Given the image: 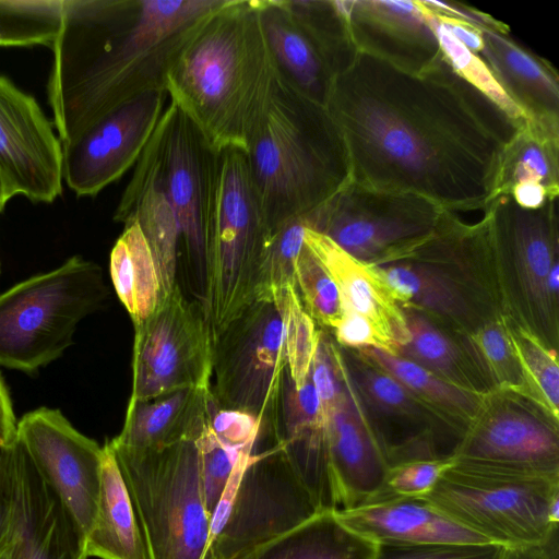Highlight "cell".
Returning <instances> with one entry per match:
<instances>
[{
	"label": "cell",
	"mask_w": 559,
	"mask_h": 559,
	"mask_svg": "<svg viewBox=\"0 0 559 559\" xmlns=\"http://www.w3.org/2000/svg\"><path fill=\"white\" fill-rule=\"evenodd\" d=\"M326 109L354 181L415 193L453 213L484 211L499 195L506 151L525 124L443 56L411 73L359 51L335 79Z\"/></svg>",
	"instance_id": "6da1fadb"
},
{
	"label": "cell",
	"mask_w": 559,
	"mask_h": 559,
	"mask_svg": "<svg viewBox=\"0 0 559 559\" xmlns=\"http://www.w3.org/2000/svg\"><path fill=\"white\" fill-rule=\"evenodd\" d=\"M223 0H63L48 103L61 144L154 88Z\"/></svg>",
	"instance_id": "7a4b0ae2"
},
{
	"label": "cell",
	"mask_w": 559,
	"mask_h": 559,
	"mask_svg": "<svg viewBox=\"0 0 559 559\" xmlns=\"http://www.w3.org/2000/svg\"><path fill=\"white\" fill-rule=\"evenodd\" d=\"M276 68L258 0H223L205 15L165 74V88L213 151H246Z\"/></svg>",
	"instance_id": "3957f363"
},
{
	"label": "cell",
	"mask_w": 559,
	"mask_h": 559,
	"mask_svg": "<svg viewBox=\"0 0 559 559\" xmlns=\"http://www.w3.org/2000/svg\"><path fill=\"white\" fill-rule=\"evenodd\" d=\"M245 154L271 233L314 212L350 179L347 150L326 107L296 91L277 70Z\"/></svg>",
	"instance_id": "277c9868"
},
{
	"label": "cell",
	"mask_w": 559,
	"mask_h": 559,
	"mask_svg": "<svg viewBox=\"0 0 559 559\" xmlns=\"http://www.w3.org/2000/svg\"><path fill=\"white\" fill-rule=\"evenodd\" d=\"M271 235L246 154L213 151L203 221V308L212 336L253 301L274 297L266 262Z\"/></svg>",
	"instance_id": "5b68a950"
},
{
	"label": "cell",
	"mask_w": 559,
	"mask_h": 559,
	"mask_svg": "<svg viewBox=\"0 0 559 559\" xmlns=\"http://www.w3.org/2000/svg\"><path fill=\"white\" fill-rule=\"evenodd\" d=\"M140 524L148 559H204L206 511L194 440L154 449L108 442Z\"/></svg>",
	"instance_id": "8992f818"
},
{
	"label": "cell",
	"mask_w": 559,
	"mask_h": 559,
	"mask_svg": "<svg viewBox=\"0 0 559 559\" xmlns=\"http://www.w3.org/2000/svg\"><path fill=\"white\" fill-rule=\"evenodd\" d=\"M108 294L102 269L80 255L17 283L0 295V365L33 372L53 361Z\"/></svg>",
	"instance_id": "52a82bcc"
},
{
	"label": "cell",
	"mask_w": 559,
	"mask_h": 559,
	"mask_svg": "<svg viewBox=\"0 0 559 559\" xmlns=\"http://www.w3.org/2000/svg\"><path fill=\"white\" fill-rule=\"evenodd\" d=\"M421 498L504 548L546 545L558 528L559 477L507 474L454 461Z\"/></svg>",
	"instance_id": "ba28073f"
},
{
	"label": "cell",
	"mask_w": 559,
	"mask_h": 559,
	"mask_svg": "<svg viewBox=\"0 0 559 559\" xmlns=\"http://www.w3.org/2000/svg\"><path fill=\"white\" fill-rule=\"evenodd\" d=\"M497 264L504 314L556 349L559 297L548 286L558 263V198L536 210L523 209L508 193L484 210Z\"/></svg>",
	"instance_id": "9c48e42d"
},
{
	"label": "cell",
	"mask_w": 559,
	"mask_h": 559,
	"mask_svg": "<svg viewBox=\"0 0 559 559\" xmlns=\"http://www.w3.org/2000/svg\"><path fill=\"white\" fill-rule=\"evenodd\" d=\"M320 512L280 445L254 451L217 506L204 559H239Z\"/></svg>",
	"instance_id": "30bf717a"
},
{
	"label": "cell",
	"mask_w": 559,
	"mask_h": 559,
	"mask_svg": "<svg viewBox=\"0 0 559 559\" xmlns=\"http://www.w3.org/2000/svg\"><path fill=\"white\" fill-rule=\"evenodd\" d=\"M454 216L421 195L376 189L350 178L308 215V223L356 260L380 265L408 257Z\"/></svg>",
	"instance_id": "8fae6325"
},
{
	"label": "cell",
	"mask_w": 559,
	"mask_h": 559,
	"mask_svg": "<svg viewBox=\"0 0 559 559\" xmlns=\"http://www.w3.org/2000/svg\"><path fill=\"white\" fill-rule=\"evenodd\" d=\"M287 373L284 322L275 297L253 301L213 336L211 392L217 407L255 416L274 443Z\"/></svg>",
	"instance_id": "7c38bea8"
},
{
	"label": "cell",
	"mask_w": 559,
	"mask_h": 559,
	"mask_svg": "<svg viewBox=\"0 0 559 559\" xmlns=\"http://www.w3.org/2000/svg\"><path fill=\"white\" fill-rule=\"evenodd\" d=\"M264 36L281 76L326 107L335 79L358 49L334 1L258 0Z\"/></svg>",
	"instance_id": "4fadbf2b"
},
{
	"label": "cell",
	"mask_w": 559,
	"mask_h": 559,
	"mask_svg": "<svg viewBox=\"0 0 559 559\" xmlns=\"http://www.w3.org/2000/svg\"><path fill=\"white\" fill-rule=\"evenodd\" d=\"M213 336L203 305L177 284L134 325L132 391L144 402L188 388H211Z\"/></svg>",
	"instance_id": "5bb4252c"
},
{
	"label": "cell",
	"mask_w": 559,
	"mask_h": 559,
	"mask_svg": "<svg viewBox=\"0 0 559 559\" xmlns=\"http://www.w3.org/2000/svg\"><path fill=\"white\" fill-rule=\"evenodd\" d=\"M558 423L526 396L491 391L467 426L454 461L507 474L559 477Z\"/></svg>",
	"instance_id": "9a60e30c"
},
{
	"label": "cell",
	"mask_w": 559,
	"mask_h": 559,
	"mask_svg": "<svg viewBox=\"0 0 559 559\" xmlns=\"http://www.w3.org/2000/svg\"><path fill=\"white\" fill-rule=\"evenodd\" d=\"M165 87L120 105L62 144V171L78 197H95L135 165L166 106Z\"/></svg>",
	"instance_id": "2e32d148"
},
{
	"label": "cell",
	"mask_w": 559,
	"mask_h": 559,
	"mask_svg": "<svg viewBox=\"0 0 559 559\" xmlns=\"http://www.w3.org/2000/svg\"><path fill=\"white\" fill-rule=\"evenodd\" d=\"M17 440L38 474L87 537L97 511L103 447L58 409L40 407L17 421Z\"/></svg>",
	"instance_id": "e0dca14e"
},
{
	"label": "cell",
	"mask_w": 559,
	"mask_h": 559,
	"mask_svg": "<svg viewBox=\"0 0 559 559\" xmlns=\"http://www.w3.org/2000/svg\"><path fill=\"white\" fill-rule=\"evenodd\" d=\"M158 174L174 210L180 239L202 293L204 285L203 221L209 163L213 150L192 121L174 104L166 106L154 132Z\"/></svg>",
	"instance_id": "ac0fdd59"
},
{
	"label": "cell",
	"mask_w": 559,
	"mask_h": 559,
	"mask_svg": "<svg viewBox=\"0 0 559 559\" xmlns=\"http://www.w3.org/2000/svg\"><path fill=\"white\" fill-rule=\"evenodd\" d=\"M0 171L13 195L51 203L62 192V144L36 99L0 75Z\"/></svg>",
	"instance_id": "d6986e66"
},
{
	"label": "cell",
	"mask_w": 559,
	"mask_h": 559,
	"mask_svg": "<svg viewBox=\"0 0 559 559\" xmlns=\"http://www.w3.org/2000/svg\"><path fill=\"white\" fill-rule=\"evenodd\" d=\"M8 559H87L86 538L38 474L21 442L13 444Z\"/></svg>",
	"instance_id": "ffe728a7"
},
{
	"label": "cell",
	"mask_w": 559,
	"mask_h": 559,
	"mask_svg": "<svg viewBox=\"0 0 559 559\" xmlns=\"http://www.w3.org/2000/svg\"><path fill=\"white\" fill-rule=\"evenodd\" d=\"M358 51L411 73L432 67L442 52L431 12L420 0H334Z\"/></svg>",
	"instance_id": "44dd1931"
},
{
	"label": "cell",
	"mask_w": 559,
	"mask_h": 559,
	"mask_svg": "<svg viewBox=\"0 0 559 559\" xmlns=\"http://www.w3.org/2000/svg\"><path fill=\"white\" fill-rule=\"evenodd\" d=\"M326 443L336 511L374 500L389 466L345 362L344 390L326 419Z\"/></svg>",
	"instance_id": "7402d4cb"
},
{
	"label": "cell",
	"mask_w": 559,
	"mask_h": 559,
	"mask_svg": "<svg viewBox=\"0 0 559 559\" xmlns=\"http://www.w3.org/2000/svg\"><path fill=\"white\" fill-rule=\"evenodd\" d=\"M478 53L526 121L559 133V80L550 63L516 43L506 25L477 28Z\"/></svg>",
	"instance_id": "603a6c76"
},
{
	"label": "cell",
	"mask_w": 559,
	"mask_h": 559,
	"mask_svg": "<svg viewBox=\"0 0 559 559\" xmlns=\"http://www.w3.org/2000/svg\"><path fill=\"white\" fill-rule=\"evenodd\" d=\"M305 245L335 282L342 310L365 319L381 338L385 352L397 355L409 338L405 316L372 266L350 257L309 227L305 231Z\"/></svg>",
	"instance_id": "cb8c5ba5"
},
{
	"label": "cell",
	"mask_w": 559,
	"mask_h": 559,
	"mask_svg": "<svg viewBox=\"0 0 559 559\" xmlns=\"http://www.w3.org/2000/svg\"><path fill=\"white\" fill-rule=\"evenodd\" d=\"M334 513L343 525L376 545L490 543L421 497H391Z\"/></svg>",
	"instance_id": "d4e9b609"
},
{
	"label": "cell",
	"mask_w": 559,
	"mask_h": 559,
	"mask_svg": "<svg viewBox=\"0 0 559 559\" xmlns=\"http://www.w3.org/2000/svg\"><path fill=\"white\" fill-rule=\"evenodd\" d=\"M134 166L114 219L139 223L157 269L162 299L179 284L180 239L174 210L159 179L153 134Z\"/></svg>",
	"instance_id": "484cf974"
},
{
	"label": "cell",
	"mask_w": 559,
	"mask_h": 559,
	"mask_svg": "<svg viewBox=\"0 0 559 559\" xmlns=\"http://www.w3.org/2000/svg\"><path fill=\"white\" fill-rule=\"evenodd\" d=\"M211 388H188L144 402H129L121 432L109 441L154 449L195 440L215 405Z\"/></svg>",
	"instance_id": "4316f807"
},
{
	"label": "cell",
	"mask_w": 559,
	"mask_h": 559,
	"mask_svg": "<svg viewBox=\"0 0 559 559\" xmlns=\"http://www.w3.org/2000/svg\"><path fill=\"white\" fill-rule=\"evenodd\" d=\"M86 550L88 557L99 559H148L130 495L108 442L103 447L99 499Z\"/></svg>",
	"instance_id": "83f0119b"
},
{
	"label": "cell",
	"mask_w": 559,
	"mask_h": 559,
	"mask_svg": "<svg viewBox=\"0 0 559 559\" xmlns=\"http://www.w3.org/2000/svg\"><path fill=\"white\" fill-rule=\"evenodd\" d=\"M402 309L409 338L397 356L462 389L480 394L491 392L466 348L463 334L423 311L406 307Z\"/></svg>",
	"instance_id": "f1b7e54d"
},
{
	"label": "cell",
	"mask_w": 559,
	"mask_h": 559,
	"mask_svg": "<svg viewBox=\"0 0 559 559\" xmlns=\"http://www.w3.org/2000/svg\"><path fill=\"white\" fill-rule=\"evenodd\" d=\"M377 548L325 511L239 559H376Z\"/></svg>",
	"instance_id": "f546056e"
},
{
	"label": "cell",
	"mask_w": 559,
	"mask_h": 559,
	"mask_svg": "<svg viewBox=\"0 0 559 559\" xmlns=\"http://www.w3.org/2000/svg\"><path fill=\"white\" fill-rule=\"evenodd\" d=\"M110 253V277L133 325L153 313L160 283L150 246L136 221L127 222Z\"/></svg>",
	"instance_id": "4dcf8cb0"
},
{
	"label": "cell",
	"mask_w": 559,
	"mask_h": 559,
	"mask_svg": "<svg viewBox=\"0 0 559 559\" xmlns=\"http://www.w3.org/2000/svg\"><path fill=\"white\" fill-rule=\"evenodd\" d=\"M356 352L388 372L464 432L486 396L456 386L424 367L385 350L369 347Z\"/></svg>",
	"instance_id": "1f68e13d"
},
{
	"label": "cell",
	"mask_w": 559,
	"mask_h": 559,
	"mask_svg": "<svg viewBox=\"0 0 559 559\" xmlns=\"http://www.w3.org/2000/svg\"><path fill=\"white\" fill-rule=\"evenodd\" d=\"M522 183L540 185L552 197H558L559 133L528 121L506 151L499 194Z\"/></svg>",
	"instance_id": "d6a6232c"
},
{
	"label": "cell",
	"mask_w": 559,
	"mask_h": 559,
	"mask_svg": "<svg viewBox=\"0 0 559 559\" xmlns=\"http://www.w3.org/2000/svg\"><path fill=\"white\" fill-rule=\"evenodd\" d=\"M466 348L490 391L525 396V383L511 332V318L498 313L468 334Z\"/></svg>",
	"instance_id": "836d02e7"
},
{
	"label": "cell",
	"mask_w": 559,
	"mask_h": 559,
	"mask_svg": "<svg viewBox=\"0 0 559 559\" xmlns=\"http://www.w3.org/2000/svg\"><path fill=\"white\" fill-rule=\"evenodd\" d=\"M63 0H0V47L50 46L61 26Z\"/></svg>",
	"instance_id": "e575fe53"
},
{
	"label": "cell",
	"mask_w": 559,
	"mask_h": 559,
	"mask_svg": "<svg viewBox=\"0 0 559 559\" xmlns=\"http://www.w3.org/2000/svg\"><path fill=\"white\" fill-rule=\"evenodd\" d=\"M511 332L523 372L525 396L559 420V367L557 349L511 319Z\"/></svg>",
	"instance_id": "d590c367"
},
{
	"label": "cell",
	"mask_w": 559,
	"mask_h": 559,
	"mask_svg": "<svg viewBox=\"0 0 559 559\" xmlns=\"http://www.w3.org/2000/svg\"><path fill=\"white\" fill-rule=\"evenodd\" d=\"M274 297L283 316L288 376L294 386L300 388L309 378L320 330L305 309L296 285L275 292Z\"/></svg>",
	"instance_id": "8d00e7d4"
},
{
	"label": "cell",
	"mask_w": 559,
	"mask_h": 559,
	"mask_svg": "<svg viewBox=\"0 0 559 559\" xmlns=\"http://www.w3.org/2000/svg\"><path fill=\"white\" fill-rule=\"evenodd\" d=\"M295 282L302 305L313 321L324 329L333 330L343 312L340 293L305 240L295 265Z\"/></svg>",
	"instance_id": "74e56055"
},
{
	"label": "cell",
	"mask_w": 559,
	"mask_h": 559,
	"mask_svg": "<svg viewBox=\"0 0 559 559\" xmlns=\"http://www.w3.org/2000/svg\"><path fill=\"white\" fill-rule=\"evenodd\" d=\"M430 12L431 25L437 36L442 56L451 68L481 91L510 117L519 122H526L521 110L503 92L481 57L459 41L440 21L437 14L431 10Z\"/></svg>",
	"instance_id": "f35d334b"
},
{
	"label": "cell",
	"mask_w": 559,
	"mask_h": 559,
	"mask_svg": "<svg viewBox=\"0 0 559 559\" xmlns=\"http://www.w3.org/2000/svg\"><path fill=\"white\" fill-rule=\"evenodd\" d=\"M194 441L205 508L212 520L234 472L254 449H237L222 443L210 429L207 420Z\"/></svg>",
	"instance_id": "ab89813d"
},
{
	"label": "cell",
	"mask_w": 559,
	"mask_h": 559,
	"mask_svg": "<svg viewBox=\"0 0 559 559\" xmlns=\"http://www.w3.org/2000/svg\"><path fill=\"white\" fill-rule=\"evenodd\" d=\"M308 215L292 219L272 231L266 273L270 289L275 292L296 285L295 265L304 246Z\"/></svg>",
	"instance_id": "60d3db41"
},
{
	"label": "cell",
	"mask_w": 559,
	"mask_h": 559,
	"mask_svg": "<svg viewBox=\"0 0 559 559\" xmlns=\"http://www.w3.org/2000/svg\"><path fill=\"white\" fill-rule=\"evenodd\" d=\"M453 463L454 459L413 461L390 467L382 490L372 501L391 497H424Z\"/></svg>",
	"instance_id": "b9f144b4"
},
{
	"label": "cell",
	"mask_w": 559,
	"mask_h": 559,
	"mask_svg": "<svg viewBox=\"0 0 559 559\" xmlns=\"http://www.w3.org/2000/svg\"><path fill=\"white\" fill-rule=\"evenodd\" d=\"M377 546L376 559H502L504 550L493 543Z\"/></svg>",
	"instance_id": "7bdbcfd3"
},
{
	"label": "cell",
	"mask_w": 559,
	"mask_h": 559,
	"mask_svg": "<svg viewBox=\"0 0 559 559\" xmlns=\"http://www.w3.org/2000/svg\"><path fill=\"white\" fill-rule=\"evenodd\" d=\"M207 425L222 443L237 449L255 450L264 432L255 416L238 409L219 408L216 404L212 407Z\"/></svg>",
	"instance_id": "ee69618b"
},
{
	"label": "cell",
	"mask_w": 559,
	"mask_h": 559,
	"mask_svg": "<svg viewBox=\"0 0 559 559\" xmlns=\"http://www.w3.org/2000/svg\"><path fill=\"white\" fill-rule=\"evenodd\" d=\"M333 332L340 347L353 350L373 347L385 350L372 326L354 312L343 311Z\"/></svg>",
	"instance_id": "f6af8a7d"
},
{
	"label": "cell",
	"mask_w": 559,
	"mask_h": 559,
	"mask_svg": "<svg viewBox=\"0 0 559 559\" xmlns=\"http://www.w3.org/2000/svg\"><path fill=\"white\" fill-rule=\"evenodd\" d=\"M13 444H0V552L5 549L10 526Z\"/></svg>",
	"instance_id": "bcb514c9"
},
{
	"label": "cell",
	"mask_w": 559,
	"mask_h": 559,
	"mask_svg": "<svg viewBox=\"0 0 559 559\" xmlns=\"http://www.w3.org/2000/svg\"><path fill=\"white\" fill-rule=\"evenodd\" d=\"M15 419L8 389L0 376V443L10 445L17 439Z\"/></svg>",
	"instance_id": "7dc6e473"
},
{
	"label": "cell",
	"mask_w": 559,
	"mask_h": 559,
	"mask_svg": "<svg viewBox=\"0 0 559 559\" xmlns=\"http://www.w3.org/2000/svg\"><path fill=\"white\" fill-rule=\"evenodd\" d=\"M518 205L527 210L542 207L552 197L543 186L537 183H522L514 186L509 192Z\"/></svg>",
	"instance_id": "c3c4849f"
},
{
	"label": "cell",
	"mask_w": 559,
	"mask_h": 559,
	"mask_svg": "<svg viewBox=\"0 0 559 559\" xmlns=\"http://www.w3.org/2000/svg\"><path fill=\"white\" fill-rule=\"evenodd\" d=\"M550 543L543 546L504 548L502 559H554Z\"/></svg>",
	"instance_id": "681fc988"
},
{
	"label": "cell",
	"mask_w": 559,
	"mask_h": 559,
	"mask_svg": "<svg viewBox=\"0 0 559 559\" xmlns=\"http://www.w3.org/2000/svg\"><path fill=\"white\" fill-rule=\"evenodd\" d=\"M13 197V193L0 171V213L2 212L5 203Z\"/></svg>",
	"instance_id": "f907efd6"
},
{
	"label": "cell",
	"mask_w": 559,
	"mask_h": 559,
	"mask_svg": "<svg viewBox=\"0 0 559 559\" xmlns=\"http://www.w3.org/2000/svg\"><path fill=\"white\" fill-rule=\"evenodd\" d=\"M0 559H8V558H7V555H5V552H4V551H1V552H0Z\"/></svg>",
	"instance_id": "816d5d0a"
},
{
	"label": "cell",
	"mask_w": 559,
	"mask_h": 559,
	"mask_svg": "<svg viewBox=\"0 0 559 559\" xmlns=\"http://www.w3.org/2000/svg\"><path fill=\"white\" fill-rule=\"evenodd\" d=\"M1 444V443H0ZM3 445V444H2Z\"/></svg>",
	"instance_id": "f5cc1de1"
}]
</instances>
